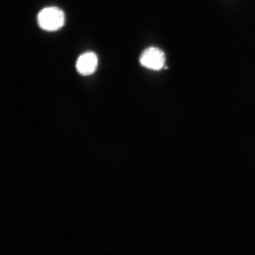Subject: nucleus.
Instances as JSON below:
<instances>
[{"label":"nucleus","instance_id":"1","mask_svg":"<svg viewBox=\"0 0 255 255\" xmlns=\"http://www.w3.org/2000/svg\"><path fill=\"white\" fill-rule=\"evenodd\" d=\"M38 24L41 29L55 31L65 24V15L61 9L56 7L44 8L37 15Z\"/></svg>","mask_w":255,"mask_h":255},{"label":"nucleus","instance_id":"3","mask_svg":"<svg viewBox=\"0 0 255 255\" xmlns=\"http://www.w3.org/2000/svg\"><path fill=\"white\" fill-rule=\"evenodd\" d=\"M98 59L96 54L89 52L82 54L76 62V69L79 74L89 76L93 74L98 67Z\"/></svg>","mask_w":255,"mask_h":255},{"label":"nucleus","instance_id":"2","mask_svg":"<svg viewBox=\"0 0 255 255\" xmlns=\"http://www.w3.org/2000/svg\"><path fill=\"white\" fill-rule=\"evenodd\" d=\"M165 56L159 48L150 47L143 51L139 57L141 65L149 69L159 71L165 65Z\"/></svg>","mask_w":255,"mask_h":255}]
</instances>
